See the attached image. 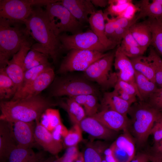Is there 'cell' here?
Here are the masks:
<instances>
[{
    "mask_svg": "<svg viewBox=\"0 0 162 162\" xmlns=\"http://www.w3.org/2000/svg\"><path fill=\"white\" fill-rule=\"evenodd\" d=\"M116 23L118 26L127 29L130 28L137 21L136 17L133 20H129L123 17H115Z\"/></svg>",
    "mask_w": 162,
    "mask_h": 162,
    "instance_id": "7dc6e473",
    "label": "cell"
},
{
    "mask_svg": "<svg viewBox=\"0 0 162 162\" xmlns=\"http://www.w3.org/2000/svg\"><path fill=\"white\" fill-rule=\"evenodd\" d=\"M32 39L24 23L0 18V68H5L22 45Z\"/></svg>",
    "mask_w": 162,
    "mask_h": 162,
    "instance_id": "3957f363",
    "label": "cell"
},
{
    "mask_svg": "<svg viewBox=\"0 0 162 162\" xmlns=\"http://www.w3.org/2000/svg\"><path fill=\"white\" fill-rule=\"evenodd\" d=\"M9 122L17 146L32 148L39 146L34 136L35 122L16 121Z\"/></svg>",
    "mask_w": 162,
    "mask_h": 162,
    "instance_id": "5bb4252c",
    "label": "cell"
},
{
    "mask_svg": "<svg viewBox=\"0 0 162 162\" xmlns=\"http://www.w3.org/2000/svg\"><path fill=\"white\" fill-rule=\"evenodd\" d=\"M93 116L112 130L116 132L128 130L129 118L114 110L102 109Z\"/></svg>",
    "mask_w": 162,
    "mask_h": 162,
    "instance_id": "9a60e30c",
    "label": "cell"
},
{
    "mask_svg": "<svg viewBox=\"0 0 162 162\" xmlns=\"http://www.w3.org/2000/svg\"><path fill=\"white\" fill-rule=\"evenodd\" d=\"M102 109H108L128 116L131 105L119 97L113 90L105 92L101 101Z\"/></svg>",
    "mask_w": 162,
    "mask_h": 162,
    "instance_id": "603a6c76",
    "label": "cell"
},
{
    "mask_svg": "<svg viewBox=\"0 0 162 162\" xmlns=\"http://www.w3.org/2000/svg\"><path fill=\"white\" fill-rule=\"evenodd\" d=\"M120 46H139L130 32L129 30L122 40Z\"/></svg>",
    "mask_w": 162,
    "mask_h": 162,
    "instance_id": "c3c4849f",
    "label": "cell"
},
{
    "mask_svg": "<svg viewBox=\"0 0 162 162\" xmlns=\"http://www.w3.org/2000/svg\"><path fill=\"white\" fill-rule=\"evenodd\" d=\"M63 51L77 49L103 52L107 50L91 30L71 35L63 33L59 35Z\"/></svg>",
    "mask_w": 162,
    "mask_h": 162,
    "instance_id": "30bf717a",
    "label": "cell"
},
{
    "mask_svg": "<svg viewBox=\"0 0 162 162\" xmlns=\"http://www.w3.org/2000/svg\"><path fill=\"white\" fill-rule=\"evenodd\" d=\"M72 98L83 107L86 116H93L98 112L99 105L97 96L93 94H81Z\"/></svg>",
    "mask_w": 162,
    "mask_h": 162,
    "instance_id": "f546056e",
    "label": "cell"
},
{
    "mask_svg": "<svg viewBox=\"0 0 162 162\" xmlns=\"http://www.w3.org/2000/svg\"><path fill=\"white\" fill-rule=\"evenodd\" d=\"M130 59L135 71L155 83L154 69L147 56H142Z\"/></svg>",
    "mask_w": 162,
    "mask_h": 162,
    "instance_id": "f1b7e54d",
    "label": "cell"
},
{
    "mask_svg": "<svg viewBox=\"0 0 162 162\" xmlns=\"http://www.w3.org/2000/svg\"><path fill=\"white\" fill-rule=\"evenodd\" d=\"M44 152H35L31 148L17 146L10 153L8 162H41L45 159Z\"/></svg>",
    "mask_w": 162,
    "mask_h": 162,
    "instance_id": "cb8c5ba5",
    "label": "cell"
},
{
    "mask_svg": "<svg viewBox=\"0 0 162 162\" xmlns=\"http://www.w3.org/2000/svg\"><path fill=\"white\" fill-rule=\"evenodd\" d=\"M122 52L130 58L142 56L146 50L140 46L118 47Z\"/></svg>",
    "mask_w": 162,
    "mask_h": 162,
    "instance_id": "f35d334b",
    "label": "cell"
},
{
    "mask_svg": "<svg viewBox=\"0 0 162 162\" xmlns=\"http://www.w3.org/2000/svg\"><path fill=\"white\" fill-rule=\"evenodd\" d=\"M40 124L52 133L55 128L62 123L59 111L52 108L46 109L41 116Z\"/></svg>",
    "mask_w": 162,
    "mask_h": 162,
    "instance_id": "4dcf8cb0",
    "label": "cell"
},
{
    "mask_svg": "<svg viewBox=\"0 0 162 162\" xmlns=\"http://www.w3.org/2000/svg\"><path fill=\"white\" fill-rule=\"evenodd\" d=\"M147 56L154 69L155 83L162 87V59L152 48H150Z\"/></svg>",
    "mask_w": 162,
    "mask_h": 162,
    "instance_id": "836d02e7",
    "label": "cell"
},
{
    "mask_svg": "<svg viewBox=\"0 0 162 162\" xmlns=\"http://www.w3.org/2000/svg\"><path fill=\"white\" fill-rule=\"evenodd\" d=\"M152 34L151 45L162 56V23L157 19H148L146 22Z\"/></svg>",
    "mask_w": 162,
    "mask_h": 162,
    "instance_id": "1f68e13d",
    "label": "cell"
},
{
    "mask_svg": "<svg viewBox=\"0 0 162 162\" xmlns=\"http://www.w3.org/2000/svg\"><path fill=\"white\" fill-rule=\"evenodd\" d=\"M158 1L162 6V0H158Z\"/></svg>",
    "mask_w": 162,
    "mask_h": 162,
    "instance_id": "be15d7a7",
    "label": "cell"
},
{
    "mask_svg": "<svg viewBox=\"0 0 162 162\" xmlns=\"http://www.w3.org/2000/svg\"><path fill=\"white\" fill-rule=\"evenodd\" d=\"M50 86V94L52 97H72L87 94L98 96L100 94L98 87L84 75L68 73L62 74L61 76L55 77Z\"/></svg>",
    "mask_w": 162,
    "mask_h": 162,
    "instance_id": "5b68a950",
    "label": "cell"
},
{
    "mask_svg": "<svg viewBox=\"0 0 162 162\" xmlns=\"http://www.w3.org/2000/svg\"><path fill=\"white\" fill-rule=\"evenodd\" d=\"M79 154L77 146L68 148L64 154L60 158L61 162H74Z\"/></svg>",
    "mask_w": 162,
    "mask_h": 162,
    "instance_id": "7bdbcfd3",
    "label": "cell"
},
{
    "mask_svg": "<svg viewBox=\"0 0 162 162\" xmlns=\"http://www.w3.org/2000/svg\"><path fill=\"white\" fill-rule=\"evenodd\" d=\"M129 29L117 27L116 29L112 40L118 44L122 40Z\"/></svg>",
    "mask_w": 162,
    "mask_h": 162,
    "instance_id": "816d5d0a",
    "label": "cell"
},
{
    "mask_svg": "<svg viewBox=\"0 0 162 162\" xmlns=\"http://www.w3.org/2000/svg\"><path fill=\"white\" fill-rule=\"evenodd\" d=\"M135 77L136 85L142 101L146 102L158 88L157 84L135 71Z\"/></svg>",
    "mask_w": 162,
    "mask_h": 162,
    "instance_id": "4316f807",
    "label": "cell"
},
{
    "mask_svg": "<svg viewBox=\"0 0 162 162\" xmlns=\"http://www.w3.org/2000/svg\"><path fill=\"white\" fill-rule=\"evenodd\" d=\"M162 23V15L158 19H157Z\"/></svg>",
    "mask_w": 162,
    "mask_h": 162,
    "instance_id": "6125c7cd",
    "label": "cell"
},
{
    "mask_svg": "<svg viewBox=\"0 0 162 162\" xmlns=\"http://www.w3.org/2000/svg\"><path fill=\"white\" fill-rule=\"evenodd\" d=\"M115 52L106 53L84 71V76L88 80L97 83L104 89L114 88L118 80L116 72L112 71Z\"/></svg>",
    "mask_w": 162,
    "mask_h": 162,
    "instance_id": "52a82bcc",
    "label": "cell"
},
{
    "mask_svg": "<svg viewBox=\"0 0 162 162\" xmlns=\"http://www.w3.org/2000/svg\"><path fill=\"white\" fill-rule=\"evenodd\" d=\"M140 13L136 17V20L145 17L149 19H158L162 15V6L158 0H142L140 4Z\"/></svg>",
    "mask_w": 162,
    "mask_h": 162,
    "instance_id": "484cf974",
    "label": "cell"
},
{
    "mask_svg": "<svg viewBox=\"0 0 162 162\" xmlns=\"http://www.w3.org/2000/svg\"><path fill=\"white\" fill-rule=\"evenodd\" d=\"M148 153L153 157H162V139L158 142L154 143Z\"/></svg>",
    "mask_w": 162,
    "mask_h": 162,
    "instance_id": "681fc988",
    "label": "cell"
},
{
    "mask_svg": "<svg viewBox=\"0 0 162 162\" xmlns=\"http://www.w3.org/2000/svg\"><path fill=\"white\" fill-rule=\"evenodd\" d=\"M104 13L105 20L107 21L105 24V34L109 39L112 41V39L115 29L118 26L116 23L115 17L110 18L106 13Z\"/></svg>",
    "mask_w": 162,
    "mask_h": 162,
    "instance_id": "ab89813d",
    "label": "cell"
},
{
    "mask_svg": "<svg viewBox=\"0 0 162 162\" xmlns=\"http://www.w3.org/2000/svg\"><path fill=\"white\" fill-rule=\"evenodd\" d=\"M43 54L31 49L28 51L25 57L24 61V65L32 62L34 59L41 56Z\"/></svg>",
    "mask_w": 162,
    "mask_h": 162,
    "instance_id": "f5cc1de1",
    "label": "cell"
},
{
    "mask_svg": "<svg viewBox=\"0 0 162 162\" xmlns=\"http://www.w3.org/2000/svg\"><path fill=\"white\" fill-rule=\"evenodd\" d=\"M10 123L0 120V161L7 162L12 151L17 147Z\"/></svg>",
    "mask_w": 162,
    "mask_h": 162,
    "instance_id": "d6986e66",
    "label": "cell"
},
{
    "mask_svg": "<svg viewBox=\"0 0 162 162\" xmlns=\"http://www.w3.org/2000/svg\"><path fill=\"white\" fill-rule=\"evenodd\" d=\"M51 66L49 62L33 68L25 72L22 85L18 91L29 84L41 73Z\"/></svg>",
    "mask_w": 162,
    "mask_h": 162,
    "instance_id": "d590c367",
    "label": "cell"
},
{
    "mask_svg": "<svg viewBox=\"0 0 162 162\" xmlns=\"http://www.w3.org/2000/svg\"><path fill=\"white\" fill-rule=\"evenodd\" d=\"M150 135L153 136L154 143L158 142L162 139V114L154 123Z\"/></svg>",
    "mask_w": 162,
    "mask_h": 162,
    "instance_id": "60d3db41",
    "label": "cell"
},
{
    "mask_svg": "<svg viewBox=\"0 0 162 162\" xmlns=\"http://www.w3.org/2000/svg\"><path fill=\"white\" fill-rule=\"evenodd\" d=\"M33 41L32 40L24 43L18 52L9 60L5 68L6 73L16 85L17 91L20 88L22 82L25 72L24 59L33 45Z\"/></svg>",
    "mask_w": 162,
    "mask_h": 162,
    "instance_id": "8fae6325",
    "label": "cell"
},
{
    "mask_svg": "<svg viewBox=\"0 0 162 162\" xmlns=\"http://www.w3.org/2000/svg\"><path fill=\"white\" fill-rule=\"evenodd\" d=\"M57 71L63 74L74 71H84L94 62L106 53L98 51L72 49L69 51Z\"/></svg>",
    "mask_w": 162,
    "mask_h": 162,
    "instance_id": "ba28073f",
    "label": "cell"
},
{
    "mask_svg": "<svg viewBox=\"0 0 162 162\" xmlns=\"http://www.w3.org/2000/svg\"><path fill=\"white\" fill-rule=\"evenodd\" d=\"M103 157L106 162H118L114 155L112 149L110 146L104 150Z\"/></svg>",
    "mask_w": 162,
    "mask_h": 162,
    "instance_id": "11a10c76",
    "label": "cell"
},
{
    "mask_svg": "<svg viewBox=\"0 0 162 162\" xmlns=\"http://www.w3.org/2000/svg\"><path fill=\"white\" fill-rule=\"evenodd\" d=\"M146 102L162 114V87L158 88L150 96Z\"/></svg>",
    "mask_w": 162,
    "mask_h": 162,
    "instance_id": "74e56055",
    "label": "cell"
},
{
    "mask_svg": "<svg viewBox=\"0 0 162 162\" xmlns=\"http://www.w3.org/2000/svg\"><path fill=\"white\" fill-rule=\"evenodd\" d=\"M60 3L82 24L88 22V15L96 11L90 0H62Z\"/></svg>",
    "mask_w": 162,
    "mask_h": 162,
    "instance_id": "ac0fdd59",
    "label": "cell"
},
{
    "mask_svg": "<svg viewBox=\"0 0 162 162\" xmlns=\"http://www.w3.org/2000/svg\"><path fill=\"white\" fill-rule=\"evenodd\" d=\"M161 114L144 101H137L131 105L128 113V130L139 147L146 143L154 123Z\"/></svg>",
    "mask_w": 162,
    "mask_h": 162,
    "instance_id": "277c9868",
    "label": "cell"
},
{
    "mask_svg": "<svg viewBox=\"0 0 162 162\" xmlns=\"http://www.w3.org/2000/svg\"><path fill=\"white\" fill-rule=\"evenodd\" d=\"M114 59V66L118 71L116 73L118 80L136 85L135 70L131 61L118 47L115 52Z\"/></svg>",
    "mask_w": 162,
    "mask_h": 162,
    "instance_id": "ffe728a7",
    "label": "cell"
},
{
    "mask_svg": "<svg viewBox=\"0 0 162 162\" xmlns=\"http://www.w3.org/2000/svg\"><path fill=\"white\" fill-rule=\"evenodd\" d=\"M113 91L118 96L124 100L131 105L137 101L136 97L127 93L122 91L114 89Z\"/></svg>",
    "mask_w": 162,
    "mask_h": 162,
    "instance_id": "f907efd6",
    "label": "cell"
},
{
    "mask_svg": "<svg viewBox=\"0 0 162 162\" xmlns=\"http://www.w3.org/2000/svg\"><path fill=\"white\" fill-rule=\"evenodd\" d=\"M138 10V8L134 5L132 2L130 3L124 11L118 17H123L132 20L134 18L135 13Z\"/></svg>",
    "mask_w": 162,
    "mask_h": 162,
    "instance_id": "bcb514c9",
    "label": "cell"
},
{
    "mask_svg": "<svg viewBox=\"0 0 162 162\" xmlns=\"http://www.w3.org/2000/svg\"><path fill=\"white\" fill-rule=\"evenodd\" d=\"M60 1L44 6L48 19L52 29L58 36L64 32H69L72 34L82 32V24L61 4Z\"/></svg>",
    "mask_w": 162,
    "mask_h": 162,
    "instance_id": "8992f818",
    "label": "cell"
},
{
    "mask_svg": "<svg viewBox=\"0 0 162 162\" xmlns=\"http://www.w3.org/2000/svg\"><path fill=\"white\" fill-rule=\"evenodd\" d=\"M80 126L82 130L99 139L110 140L114 138L117 134V132L109 129L93 116H86Z\"/></svg>",
    "mask_w": 162,
    "mask_h": 162,
    "instance_id": "e0dca14e",
    "label": "cell"
},
{
    "mask_svg": "<svg viewBox=\"0 0 162 162\" xmlns=\"http://www.w3.org/2000/svg\"><path fill=\"white\" fill-rule=\"evenodd\" d=\"M55 77L54 71L51 66L41 73L29 84L18 91L11 100L39 94L51 84Z\"/></svg>",
    "mask_w": 162,
    "mask_h": 162,
    "instance_id": "7c38bea8",
    "label": "cell"
},
{
    "mask_svg": "<svg viewBox=\"0 0 162 162\" xmlns=\"http://www.w3.org/2000/svg\"><path fill=\"white\" fill-rule=\"evenodd\" d=\"M74 162H84L82 153H80L78 157Z\"/></svg>",
    "mask_w": 162,
    "mask_h": 162,
    "instance_id": "91938a15",
    "label": "cell"
},
{
    "mask_svg": "<svg viewBox=\"0 0 162 162\" xmlns=\"http://www.w3.org/2000/svg\"><path fill=\"white\" fill-rule=\"evenodd\" d=\"M105 19L101 10L96 11L89 17L88 23L91 30L97 36L101 44L108 50L118 44L110 40L105 33Z\"/></svg>",
    "mask_w": 162,
    "mask_h": 162,
    "instance_id": "44dd1931",
    "label": "cell"
},
{
    "mask_svg": "<svg viewBox=\"0 0 162 162\" xmlns=\"http://www.w3.org/2000/svg\"><path fill=\"white\" fill-rule=\"evenodd\" d=\"M150 160L151 162H162V157H154L149 155Z\"/></svg>",
    "mask_w": 162,
    "mask_h": 162,
    "instance_id": "680465c9",
    "label": "cell"
},
{
    "mask_svg": "<svg viewBox=\"0 0 162 162\" xmlns=\"http://www.w3.org/2000/svg\"><path fill=\"white\" fill-rule=\"evenodd\" d=\"M103 143H91L82 153L84 162H101L103 153L106 148Z\"/></svg>",
    "mask_w": 162,
    "mask_h": 162,
    "instance_id": "d6a6232c",
    "label": "cell"
},
{
    "mask_svg": "<svg viewBox=\"0 0 162 162\" xmlns=\"http://www.w3.org/2000/svg\"><path fill=\"white\" fill-rule=\"evenodd\" d=\"M82 131L79 125L74 124L64 138L63 146L68 148L76 146L82 139Z\"/></svg>",
    "mask_w": 162,
    "mask_h": 162,
    "instance_id": "e575fe53",
    "label": "cell"
},
{
    "mask_svg": "<svg viewBox=\"0 0 162 162\" xmlns=\"http://www.w3.org/2000/svg\"><path fill=\"white\" fill-rule=\"evenodd\" d=\"M57 105L65 110L74 125L80 124L86 117L83 107L76 102L72 97L61 98L56 102Z\"/></svg>",
    "mask_w": 162,
    "mask_h": 162,
    "instance_id": "7402d4cb",
    "label": "cell"
},
{
    "mask_svg": "<svg viewBox=\"0 0 162 162\" xmlns=\"http://www.w3.org/2000/svg\"><path fill=\"white\" fill-rule=\"evenodd\" d=\"M110 146L118 162H130L135 155V142L128 130L123 131Z\"/></svg>",
    "mask_w": 162,
    "mask_h": 162,
    "instance_id": "4fadbf2b",
    "label": "cell"
},
{
    "mask_svg": "<svg viewBox=\"0 0 162 162\" xmlns=\"http://www.w3.org/2000/svg\"><path fill=\"white\" fill-rule=\"evenodd\" d=\"M40 120L36 121L34 136L37 144L44 150L53 155H57L63 148V143L53 138L52 133L43 126Z\"/></svg>",
    "mask_w": 162,
    "mask_h": 162,
    "instance_id": "2e32d148",
    "label": "cell"
},
{
    "mask_svg": "<svg viewBox=\"0 0 162 162\" xmlns=\"http://www.w3.org/2000/svg\"><path fill=\"white\" fill-rule=\"evenodd\" d=\"M92 3L94 6L104 7L108 4V1L106 0H92Z\"/></svg>",
    "mask_w": 162,
    "mask_h": 162,
    "instance_id": "9f6ffc18",
    "label": "cell"
},
{
    "mask_svg": "<svg viewBox=\"0 0 162 162\" xmlns=\"http://www.w3.org/2000/svg\"><path fill=\"white\" fill-rule=\"evenodd\" d=\"M68 130L62 122L55 128L51 133L55 140L63 143V139L68 134Z\"/></svg>",
    "mask_w": 162,
    "mask_h": 162,
    "instance_id": "ee69618b",
    "label": "cell"
},
{
    "mask_svg": "<svg viewBox=\"0 0 162 162\" xmlns=\"http://www.w3.org/2000/svg\"><path fill=\"white\" fill-rule=\"evenodd\" d=\"M37 6L24 22L29 35L37 42L31 49L46 55L56 63L63 51L59 36L50 26L45 10Z\"/></svg>",
    "mask_w": 162,
    "mask_h": 162,
    "instance_id": "6da1fadb",
    "label": "cell"
},
{
    "mask_svg": "<svg viewBox=\"0 0 162 162\" xmlns=\"http://www.w3.org/2000/svg\"><path fill=\"white\" fill-rule=\"evenodd\" d=\"M17 87L6 73L5 68H0V99L7 100L14 96Z\"/></svg>",
    "mask_w": 162,
    "mask_h": 162,
    "instance_id": "83f0119b",
    "label": "cell"
},
{
    "mask_svg": "<svg viewBox=\"0 0 162 162\" xmlns=\"http://www.w3.org/2000/svg\"><path fill=\"white\" fill-rule=\"evenodd\" d=\"M53 158H54L51 157L47 159H45L41 162H51Z\"/></svg>",
    "mask_w": 162,
    "mask_h": 162,
    "instance_id": "94428289",
    "label": "cell"
},
{
    "mask_svg": "<svg viewBox=\"0 0 162 162\" xmlns=\"http://www.w3.org/2000/svg\"><path fill=\"white\" fill-rule=\"evenodd\" d=\"M149 154L145 152H139L136 154L130 162H149Z\"/></svg>",
    "mask_w": 162,
    "mask_h": 162,
    "instance_id": "db71d44e",
    "label": "cell"
},
{
    "mask_svg": "<svg viewBox=\"0 0 162 162\" xmlns=\"http://www.w3.org/2000/svg\"><path fill=\"white\" fill-rule=\"evenodd\" d=\"M129 31L139 46L147 50L152 41L151 33L147 22L136 23Z\"/></svg>",
    "mask_w": 162,
    "mask_h": 162,
    "instance_id": "d4e9b609",
    "label": "cell"
},
{
    "mask_svg": "<svg viewBox=\"0 0 162 162\" xmlns=\"http://www.w3.org/2000/svg\"><path fill=\"white\" fill-rule=\"evenodd\" d=\"M46 0H0V18L24 23L32 12L33 6H42Z\"/></svg>",
    "mask_w": 162,
    "mask_h": 162,
    "instance_id": "9c48e42d",
    "label": "cell"
},
{
    "mask_svg": "<svg viewBox=\"0 0 162 162\" xmlns=\"http://www.w3.org/2000/svg\"><path fill=\"white\" fill-rule=\"evenodd\" d=\"M56 105V102L40 94L14 100L1 101L0 120L9 122H35L40 120L46 109Z\"/></svg>",
    "mask_w": 162,
    "mask_h": 162,
    "instance_id": "7a4b0ae2",
    "label": "cell"
},
{
    "mask_svg": "<svg viewBox=\"0 0 162 162\" xmlns=\"http://www.w3.org/2000/svg\"><path fill=\"white\" fill-rule=\"evenodd\" d=\"M49 56L44 54L24 66V72L33 68L49 63Z\"/></svg>",
    "mask_w": 162,
    "mask_h": 162,
    "instance_id": "f6af8a7d",
    "label": "cell"
},
{
    "mask_svg": "<svg viewBox=\"0 0 162 162\" xmlns=\"http://www.w3.org/2000/svg\"><path fill=\"white\" fill-rule=\"evenodd\" d=\"M132 2L130 0H110L108 1V4L121 5Z\"/></svg>",
    "mask_w": 162,
    "mask_h": 162,
    "instance_id": "6f0895ef",
    "label": "cell"
},
{
    "mask_svg": "<svg viewBox=\"0 0 162 162\" xmlns=\"http://www.w3.org/2000/svg\"><path fill=\"white\" fill-rule=\"evenodd\" d=\"M131 2L125 4L119 5L110 4L105 13L108 15H110L112 17H115L120 15L125 10L129 4Z\"/></svg>",
    "mask_w": 162,
    "mask_h": 162,
    "instance_id": "b9f144b4",
    "label": "cell"
},
{
    "mask_svg": "<svg viewBox=\"0 0 162 162\" xmlns=\"http://www.w3.org/2000/svg\"><path fill=\"white\" fill-rule=\"evenodd\" d=\"M114 88L138 97L139 100L142 101L136 85L118 80Z\"/></svg>",
    "mask_w": 162,
    "mask_h": 162,
    "instance_id": "8d00e7d4",
    "label": "cell"
},
{
    "mask_svg": "<svg viewBox=\"0 0 162 162\" xmlns=\"http://www.w3.org/2000/svg\"><path fill=\"white\" fill-rule=\"evenodd\" d=\"M101 162H106V161L103 158Z\"/></svg>",
    "mask_w": 162,
    "mask_h": 162,
    "instance_id": "e7e4bbea",
    "label": "cell"
}]
</instances>
